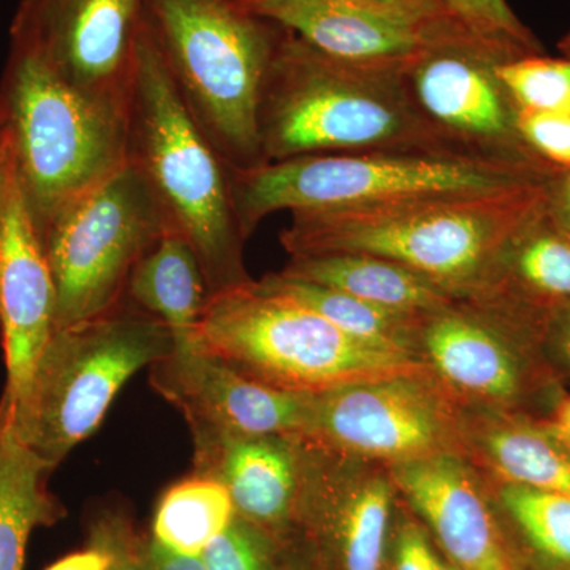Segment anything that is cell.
<instances>
[{
	"label": "cell",
	"mask_w": 570,
	"mask_h": 570,
	"mask_svg": "<svg viewBox=\"0 0 570 570\" xmlns=\"http://www.w3.org/2000/svg\"><path fill=\"white\" fill-rule=\"evenodd\" d=\"M261 284L269 291L288 296L299 305L309 307L347 335L358 337L374 346L422 356L420 333L428 314L389 309L335 288L292 279L281 273L262 277Z\"/></svg>",
	"instance_id": "cell-25"
},
{
	"label": "cell",
	"mask_w": 570,
	"mask_h": 570,
	"mask_svg": "<svg viewBox=\"0 0 570 570\" xmlns=\"http://www.w3.org/2000/svg\"><path fill=\"white\" fill-rule=\"evenodd\" d=\"M235 515L224 485L193 474L165 491L154 515L151 539L174 553L200 557Z\"/></svg>",
	"instance_id": "cell-26"
},
{
	"label": "cell",
	"mask_w": 570,
	"mask_h": 570,
	"mask_svg": "<svg viewBox=\"0 0 570 570\" xmlns=\"http://www.w3.org/2000/svg\"><path fill=\"white\" fill-rule=\"evenodd\" d=\"M531 340L459 302L428 314L420 354L464 406L520 412L532 387Z\"/></svg>",
	"instance_id": "cell-15"
},
{
	"label": "cell",
	"mask_w": 570,
	"mask_h": 570,
	"mask_svg": "<svg viewBox=\"0 0 570 570\" xmlns=\"http://www.w3.org/2000/svg\"><path fill=\"white\" fill-rule=\"evenodd\" d=\"M279 540L235 515L223 534L206 547L205 570H277Z\"/></svg>",
	"instance_id": "cell-30"
},
{
	"label": "cell",
	"mask_w": 570,
	"mask_h": 570,
	"mask_svg": "<svg viewBox=\"0 0 570 570\" xmlns=\"http://www.w3.org/2000/svg\"><path fill=\"white\" fill-rule=\"evenodd\" d=\"M174 228L132 164L62 209L40 235L56 288V330L108 313L135 266Z\"/></svg>",
	"instance_id": "cell-9"
},
{
	"label": "cell",
	"mask_w": 570,
	"mask_h": 570,
	"mask_svg": "<svg viewBox=\"0 0 570 570\" xmlns=\"http://www.w3.org/2000/svg\"><path fill=\"white\" fill-rule=\"evenodd\" d=\"M156 392L170 401L189 428L247 436H305L314 395L255 381L200 344L175 346L149 367Z\"/></svg>",
	"instance_id": "cell-13"
},
{
	"label": "cell",
	"mask_w": 570,
	"mask_h": 570,
	"mask_svg": "<svg viewBox=\"0 0 570 570\" xmlns=\"http://www.w3.org/2000/svg\"><path fill=\"white\" fill-rule=\"evenodd\" d=\"M126 298L164 322L175 346L195 343L209 292L197 254L181 232L168 228L142 255Z\"/></svg>",
	"instance_id": "cell-23"
},
{
	"label": "cell",
	"mask_w": 570,
	"mask_h": 570,
	"mask_svg": "<svg viewBox=\"0 0 570 570\" xmlns=\"http://www.w3.org/2000/svg\"><path fill=\"white\" fill-rule=\"evenodd\" d=\"M517 132L551 170H570V112L517 110Z\"/></svg>",
	"instance_id": "cell-31"
},
{
	"label": "cell",
	"mask_w": 570,
	"mask_h": 570,
	"mask_svg": "<svg viewBox=\"0 0 570 570\" xmlns=\"http://www.w3.org/2000/svg\"><path fill=\"white\" fill-rule=\"evenodd\" d=\"M550 423L570 450V395L562 397L560 404L554 409Z\"/></svg>",
	"instance_id": "cell-39"
},
{
	"label": "cell",
	"mask_w": 570,
	"mask_h": 570,
	"mask_svg": "<svg viewBox=\"0 0 570 570\" xmlns=\"http://www.w3.org/2000/svg\"><path fill=\"white\" fill-rule=\"evenodd\" d=\"M442 13L474 33L515 56L540 55L542 45L517 17L508 0H434Z\"/></svg>",
	"instance_id": "cell-29"
},
{
	"label": "cell",
	"mask_w": 570,
	"mask_h": 570,
	"mask_svg": "<svg viewBox=\"0 0 570 570\" xmlns=\"http://www.w3.org/2000/svg\"><path fill=\"white\" fill-rule=\"evenodd\" d=\"M456 570V569H455Z\"/></svg>",
	"instance_id": "cell-44"
},
{
	"label": "cell",
	"mask_w": 570,
	"mask_h": 570,
	"mask_svg": "<svg viewBox=\"0 0 570 570\" xmlns=\"http://www.w3.org/2000/svg\"><path fill=\"white\" fill-rule=\"evenodd\" d=\"M277 570H307L305 568V566H302V564H295V562H291V560H288V562H285V564L281 566H277Z\"/></svg>",
	"instance_id": "cell-43"
},
{
	"label": "cell",
	"mask_w": 570,
	"mask_h": 570,
	"mask_svg": "<svg viewBox=\"0 0 570 570\" xmlns=\"http://www.w3.org/2000/svg\"><path fill=\"white\" fill-rule=\"evenodd\" d=\"M56 321V288L40 236L9 171L0 184V330L6 354L3 396L18 403Z\"/></svg>",
	"instance_id": "cell-16"
},
{
	"label": "cell",
	"mask_w": 570,
	"mask_h": 570,
	"mask_svg": "<svg viewBox=\"0 0 570 570\" xmlns=\"http://www.w3.org/2000/svg\"><path fill=\"white\" fill-rule=\"evenodd\" d=\"M553 171L539 163L459 149H382L230 167V181L236 217L247 239L276 212L367 208L491 193L547 181Z\"/></svg>",
	"instance_id": "cell-3"
},
{
	"label": "cell",
	"mask_w": 570,
	"mask_h": 570,
	"mask_svg": "<svg viewBox=\"0 0 570 570\" xmlns=\"http://www.w3.org/2000/svg\"><path fill=\"white\" fill-rule=\"evenodd\" d=\"M234 2L243 7H254L269 0H234ZM333 2L354 3L366 9L387 11V13L419 22H433L448 18L434 0H333Z\"/></svg>",
	"instance_id": "cell-34"
},
{
	"label": "cell",
	"mask_w": 570,
	"mask_h": 570,
	"mask_svg": "<svg viewBox=\"0 0 570 570\" xmlns=\"http://www.w3.org/2000/svg\"><path fill=\"white\" fill-rule=\"evenodd\" d=\"M497 75L517 110L570 112V59L521 56L498 63Z\"/></svg>",
	"instance_id": "cell-28"
},
{
	"label": "cell",
	"mask_w": 570,
	"mask_h": 570,
	"mask_svg": "<svg viewBox=\"0 0 570 570\" xmlns=\"http://www.w3.org/2000/svg\"><path fill=\"white\" fill-rule=\"evenodd\" d=\"M456 570H519L499 527L489 480L459 455L387 469Z\"/></svg>",
	"instance_id": "cell-17"
},
{
	"label": "cell",
	"mask_w": 570,
	"mask_h": 570,
	"mask_svg": "<svg viewBox=\"0 0 570 570\" xmlns=\"http://www.w3.org/2000/svg\"><path fill=\"white\" fill-rule=\"evenodd\" d=\"M393 570H455V568H449L441 560L420 524L414 521H403L397 528Z\"/></svg>",
	"instance_id": "cell-33"
},
{
	"label": "cell",
	"mask_w": 570,
	"mask_h": 570,
	"mask_svg": "<svg viewBox=\"0 0 570 570\" xmlns=\"http://www.w3.org/2000/svg\"><path fill=\"white\" fill-rule=\"evenodd\" d=\"M142 570H205L200 557H186L164 549L156 540H140Z\"/></svg>",
	"instance_id": "cell-35"
},
{
	"label": "cell",
	"mask_w": 570,
	"mask_h": 570,
	"mask_svg": "<svg viewBox=\"0 0 570 570\" xmlns=\"http://www.w3.org/2000/svg\"><path fill=\"white\" fill-rule=\"evenodd\" d=\"M145 29L228 167L264 164L258 108L284 29L234 0H146Z\"/></svg>",
	"instance_id": "cell-5"
},
{
	"label": "cell",
	"mask_w": 570,
	"mask_h": 570,
	"mask_svg": "<svg viewBox=\"0 0 570 570\" xmlns=\"http://www.w3.org/2000/svg\"><path fill=\"white\" fill-rule=\"evenodd\" d=\"M174 347L167 325L127 298L108 313L56 330L24 395L7 401L14 434L48 468H58L96 433L130 377Z\"/></svg>",
	"instance_id": "cell-8"
},
{
	"label": "cell",
	"mask_w": 570,
	"mask_h": 570,
	"mask_svg": "<svg viewBox=\"0 0 570 570\" xmlns=\"http://www.w3.org/2000/svg\"><path fill=\"white\" fill-rule=\"evenodd\" d=\"M406 73L336 61L285 31L262 89V159L382 149L468 151L420 112Z\"/></svg>",
	"instance_id": "cell-2"
},
{
	"label": "cell",
	"mask_w": 570,
	"mask_h": 570,
	"mask_svg": "<svg viewBox=\"0 0 570 570\" xmlns=\"http://www.w3.org/2000/svg\"><path fill=\"white\" fill-rule=\"evenodd\" d=\"M489 483L498 504L540 560L553 570H570V498L513 483Z\"/></svg>",
	"instance_id": "cell-27"
},
{
	"label": "cell",
	"mask_w": 570,
	"mask_h": 570,
	"mask_svg": "<svg viewBox=\"0 0 570 570\" xmlns=\"http://www.w3.org/2000/svg\"><path fill=\"white\" fill-rule=\"evenodd\" d=\"M463 305L542 340L570 307V236L546 208L513 236Z\"/></svg>",
	"instance_id": "cell-19"
},
{
	"label": "cell",
	"mask_w": 570,
	"mask_h": 570,
	"mask_svg": "<svg viewBox=\"0 0 570 570\" xmlns=\"http://www.w3.org/2000/svg\"><path fill=\"white\" fill-rule=\"evenodd\" d=\"M542 341L558 365L570 374V307L553 318Z\"/></svg>",
	"instance_id": "cell-37"
},
{
	"label": "cell",
	"mask_w": 570,
	"mask_h": 570,
	"mask_svg": "<svg viewBox=\"0 0 570 570\" xmlns=\"http://www.w3.org/2000/svg\"><path fill=\"white\" fill-rule=\"evenodd\" d=\"M466 406L436 377L403 376L314 395L305 441L385 469L442 455L466 459Z\"/></svg>",
	"instance_id": "cell-10"
},
{
	"label": "cell",
	"mask_w": 570,
	"mask_h": 570,
	"mask_svg": "<svg viewBox=\"0 0 570 570\" xmlns=\"http://www.w3.org/2000/svg\"><path fill=\"white\" fill-rule=\"evenodd\" d=\"M549 179L491 193L295 212L279 242L291 257L385 258L463 302L483 283L513 236L546 208Z\"/></svg>",
	"instance_id": "cell-1"
},
{
	"label": "cell",
	"mask_w": 570,
	"mask_h": 570,
	"mask_svg": "<svg viewBox=\"0 0 570 570\" xmlns=\"http://www.w3.org/2000/svg\"><path fill=\"white\" fill-rule=\"evenodd\" d=\"M51 471L14 434L7 407L0 431V570L24 569L32 532L62 519V504L48 489Z\"/></svg>",
	"instance_id": "cell-24"
},
{
	"label": "cell",
	"mask_w": 570,
	"mask_h": 570,
	"mask_svg": "<svg viewBox=\"0 0 570 570\" xmlns=\"http://www.w3.org/2000/svg\"><path fill=\"white\" fill-rule=\"evenodd\" d=\"M279 273L292 279L335 288L363 302L404 313H438L460 302L456 296L419 273L374 255L292 257Z\"/></svg>",
	"instance_id": "cell-22"
},
{
	"label": "cell",
	"mask_w": 570,
	"mask_h": 570,
	"mask_svg": "<svg viewBox=\"0 0 570 570\" xmlns=\"http://www.w3.org/2000/svg\"><path fill=\"white\" fill-rule=\"evenodd\" d=\"M517 58L448 21L407 70L409 92L428 121L460 148L542 164L521 141L515 105L497 75L498 63Z\"/></svg>",
	"instance_id": "cell-11"
},
{
	"label": "cell",
	"mask_w": 570,
	"mask_h": 570,
	"mask_svg": "<svg viewBox=\"0 0 570 570\" xmlns=\"http://www.w3.org/2000/svg\"><path fill=\"white\" fill-rule=\"evenodd\" d=\"M305 441V439H303ZM306 445L296 527L337 570H382L396 489L387 469Z\"/></svg>",
	"instance_id": "cell-14"
},
{
	"label": "cell",
	"mask_w": 570,
	"mask_h": 570,
	"mask_svg": "<svg viewBox=\"0 0 570 570\" xmlns=\"http://www.w3.org/2000/svg\"><path fill=\"white\" fill-rule=\"evenodd\" d=\"M7 400L6 396L2 395L0 397V431H2L3 423H6L7 419Z\"/></svg>",
	"instance_id": "cell-42"
},
{
	"label": "cell",
	"mask_w": 570,
	"mask_h": 570,
	"mask_svg": "<svg viewBox=\"0 0 570 570\" xmlns=\"http://www.w3.org/2000/svg\"><path fill=\"white\" fill-rule=\"evenodd\" d=\"M110 553L97 543L89 542L85 550L75 551L56 562L47 570H107Z\"/></svg>",
	"instance_id": "cell-38"
},
{
	"label": "cell",
	"mask_w": 570,
	"mask_h": 570,
	"mask_svg": "<svg viewBox=\"0 0 570 570\" xmlns=\"http://www.w3.org/2000/svg\"><path fill=\"white\" fill-rule=\"evenodd\" d=\"M194 475L216 480L235 513L283 542L296 527L306 448L302 436H247L190 428Z\"/></svg>",
	"instance_id": "cell-18"
},
{
	"label": "cell",
	"mask_w": 570,
	"mask_h": 570,
	"mask_svg": "<svg viewBox=\"0 0 570 570\" xmlns=\"http://www.w3.org/2000/svg\"><path fill=\"white\" fill-rule=\"evenodd\" d=\"M195 340L245 376L303 395L434 374L422 356L347 335L254 279L209 295Z\"/></svg>",
	"instance_id": "cell-7"
},
{
	"label": "cell",
	"mask_w": 570,
	"mask_h": 570,
	"mask_svg": "<svg viewBox=\"0 0 570 570\" xmlns=\"http://www.w3.org/2000/svg\"><path fill=\"white\" fill-rule=\"evenodd\" d=\"M246 9L336 61L403 71L422 58L442 26L452 21L419 22L333 0H269Z\"/></svg>",
	"instance_id": "cell-20"
},
{
	"label": "cell",
	"mask_w": 570,
	"mask_h": 570,
	"mask_svg": "<svg viewBox=\"0 0 570 570\" xmlns=\"http://www.w3.org/2000/svg\"><path fill=\"white\" fill-rule=\"evenodd\" d=\"M9 171V154H7L6 140H3L2 129H0V184Z\"/></svg>",
	"instance_id": "cell-40"
},
{
	"label": "cell",
	"mask_w": 570,
	"mask_h": 570,
	"mask_svg": "<svg viewBox=\"0 0 570 570\" xmlns=\"http://www.w3.org/2000/svg\"><path fill=\"white\" fill-rule=\"evenodd\" d=\"M146 0H21L10 41L75 91L129 107Z\"/></svg>",
	"instance_id": "cell-12"
},
{
	"label": "cell",
	"mask_w": 570,
	"mask_h": 570,
	"mask_svg": "<svg viewBox=\"0 0 570 570\" xmlns=\"http://www.w3.org/2000/svg\"><path fill=\"white\" fill-rule=\"evenodd\" d=\"M558 50L561 51V56L570 59V31L566 33L560 41H558Z\"/></svg>",
	"instance_id": "cell-41"
},
{
	"label": "cell",
	"mask_w": 570,
	"mask_h": 570,
	"mask_svg": "<svg viewBox=\"0 0 570 570\" xmlns=\"http://www.w3.org/2000/svg\"><path fill=\"white\" fill-rule=\"evenodd\" d=\"M127 111L75 91L36 52L10 41L0 129L39 236L62 209L129 164Z\"/></svg>",
	"instance_id": "cell-4"
},
{
	"label": "cell",
	"mask_w": 570,
	"mask_h": 570,
	"mask_svg": "<svg viewBox=\"0 0 570 570\" xmlns=\"http://www.w3.org/2000/svg\"><path fill=\"white\" fill-rule=\"evenodd\" d=\"M466 460L493 482L570 498V450L550 422L466 407Z\"/></svg>",
	"instance_id": "cell-21"
},
{
	"label": "cell",
	"mask_w": 570,
	"mask_h": 570,
	"mask_svg": "<svg viewBox=\"0 0 570 570\" xmlns=\"http://www.w3.org/2000/svg\"><path fill=\"white\" fill-rule=\"evenodd\" d=\"M549 212L570 236V170H554L549 179Z\"/></svg>",
	"instance_id": "cell-36"
},
{
	"label": "cell",
	"mask_w": 570,
	"mask_h": 570,
	"mask_svg": "<svg viewBox=\"0 0 570 570\" xmlns=\"http://www.w3.org/2000/svg\"><path fill=\"white\" fill-rule=\"evenodd\" d=\"M129 164L142 175L171 227L194 247L209 295L253 279L236 217L230 167L175 91L142 22L129 111Z\"/></svg>",
	"instance_id": "cell-6"
},
{
	"label": "cell",
	"mask_w": 570,
	"mask_h": 570,
	"mask_svg": "<svg viewBox=\"0 0 570 570\" xmlns=\"http://www.w3.org/2000/svg\"><path fill=\"white\" fill-rule=\"evenodd\" d=\"M140 540L129 521L119 515L97 520L89 535V542L97 543L110 553L107 570H142Z\"/></svg>",
	"instance_id": "cell-32"
}]
</instances>
